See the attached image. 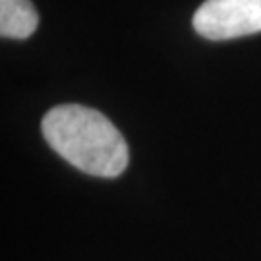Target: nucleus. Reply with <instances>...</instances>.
<instances>
[{"label":"nucleus","instance_id":"nucleus-1","mask_svg":"<svg viewBox=\"0 0 261 261\" xmlns=\"http://www.w3.org/2000/svg\"><path fill=\"white\" fill-rule=\"evenodd\" d=\"M48 145L85 174L114 178L128 167V145L105 114L82 105H60L43 118Z\"/></svg>","mask_w":261,"mask_h":261},{"label":"nucleus","instance_id":"nucleus-2","mask_svg":"<svg viewBox=\"0 0 261 261\" xmlns=\"http://www.w3.org/2000/svg\"><path fill=\"white\" fill-rule=\"evenodd\" d=\"M194 29L209 41L261 31V0H205L194 14Z\"/></svg>","mask_w":261,"mask_h":261},{"label":"nucleus","instance_id":"nucleus-3","mask_svg":"<svg viewBox=\"0 0 261 261\" xmlns=\"http://www.w3.org/2000/svg\"><path fill=\"white\" fill-rule=\"evenodd\" d=\"M39 25V14L29 0H0L2 37L28 39Z\"/></svg>","mask_w":261,"mask_h":261}]
</instances>
